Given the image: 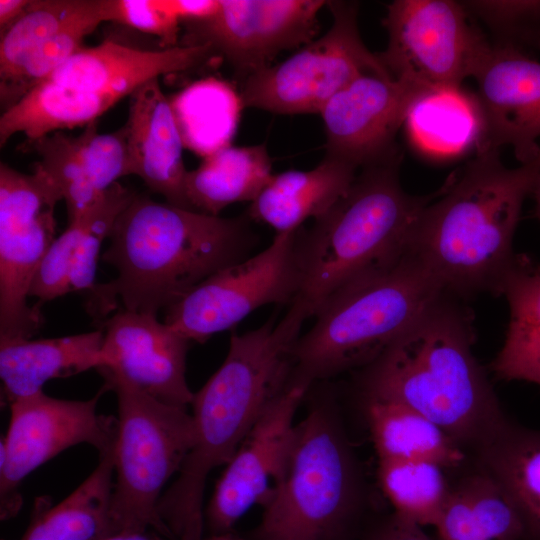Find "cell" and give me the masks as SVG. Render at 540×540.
Instances as JSON below:
<instances>
[{"instance_id": "obj_13", "label": "cell", "mask_w": 540, "mask_h": 540, "mask_svg": "<svg viewBox=\"0 0 540 540\" xmlns=\"http://www.w3.org/2000/svg\"><path fill=\"white\" fill-rule=\"evenodd\" d=\"M296 236L275 235L258 254L217 271L170 306L165 323L204 343L264 305L291 304L300 286Z\"/></svg>"}, {"instance_id": "obj_5", "label": "cell", "mask_w": 540, "mask_h": 540, "mask_svg": "<svg viewBox=\"0 0 540 540\" xmlns=\"http://www.w3.org/2000/svg\"><path fill=\"white\" fill-rule=\"evenodd\" d=\"M400 159L362 168L328 212L297 231L300 286L291 306L307 319L337 290L407 251L418 218L435 195L403 189Z\"/></svg>"}, {"instance_id": "obj_38", "label": "cell", "mask_w": 540, "mask_h": 540, "mask_svg": "<svg viewBox=\"0 0 540 540\" xmlns=\"http://www.w3.org/2000/svg\"><path fill=\"white\" fill-rule=\"evenodd\" d=\"M87 215L69 222L65 231L52 242L32 281L29 296L36 297L35 306L69 293V280L74 257L85 233Z\"/></svg>"}, {"instance_id": "obj_28", "label": "cell", "mask_w": 540, "mask_h": 540, "mask_svg": "<svg viewBox=\"0 0 540 540\" xmlns=\"http://www.w3.org/2000/svg\"><path fill=\"white\" fill-rule=\"evenodd\" d=\"M122 98L40 82L4 110L0 118V146L17 133L35 141L59 130L87 127Z\"/></svg>"}, {"instance_id": "obj_12", "label": "cell", "mask_w": 540, "mask_h": 540, "mask_svg": "<svg viewBox=\"0 0 540 540\" xmlns=\"http://www.w3.org/2000/svg\"><path fill=\"white\" fill-rule=\"evenodd\" d=\"M108 388L88 400L51 397L43 391L11 403L7 432L0 444V517L13 518L22 506L19 486L30 473L79 444L99 454L114 446L117 418L97 412Z\"/></svg>"}, {"instance_id": "obj_3", "label": "cell", "mask_w": 540, "mask_h": 540, "mask_svg": "<svg viewBox=\"0 0 540 540\" xmlns=\"http://www.w3.org/2000/svg\"><path fill=\"white\" fill-rule=\"evenodd\" d=\"M539 168L506 167L499 150L476 153L423 209L407 250L445 294L499 292L516 254L513 238Z\"/></svg>"}, {"instance_id": "obj_6", "label": "cell", "mask_w": 540, "mask_h": 540, "mask_svg": "<svg viewBox=\"0 0 540 540\" xmlns=\"http://www.w3.org/2000/svg\"><path fill=\"white\" fill-rule=\"evenodd\" d=\"M445 293L406 251L333 293L297 339L286 388H311L390 348Z\"/></svg>"}, {"instance_id": "obj_37", "label": "cell", "mask_w": 540, "mask_h": 540, "mask_svg": "<svg viewBox=\"0 0 540 540\" xmlns=\"http://www.w3.org/2000/svg\"><path fill=\"white\" fill-rule=\"evenodd\" d=\"M79 155L95 189L104 193L117 180L130 174L126 130L97 133L95 123L77 136Z\"/></svg>"}, {"instance_id": "obj_42", "label": "cell", "mask_w": 540, "mask_h": 540, "mask_svg": "<svg viewBox=\"0 0 540 540\" xmlns=\"http://www.w3.org/2000/svg\"><path fill=\"white\" fill-rule=\"evenodd\" d=\"M96 540H161L158 536L146 532L117 533L98 538Z\"/></svg>"}, {"instance_id": "obj_34", "label": "cell", "mask_w": 540, "mask_h": 540, "mask_svg": "<svg viewBox=\"0 0 540 540\" xmlns=\"http://www.w3.org/2000/svg\"><path fill=\"white\" fill-rule=\"evenodd\" d=\"M30 142L40 156L35 166L60 191L69 222L83 215L103 197L106 191L98 192L86 174L77 137L58 131Z\"/></svg>"}, {"instance_id": "obj_1", "label": "cell", "mask_w": 540, "mask_h": 540, "mask_svg": "<svg viewBox=\"0 0 540 540\" xmlns=\"http://www.w3.org/2000/svg\"><path fill=\"white\" fill-rule=\"evenodd\" d=\"M102 260L118 272L89 291L86 311L157 315L217 271L248 258L257 235L244 217L220 216L135 195L115 220Z\"/></svg>"}, {"instance_id": "obj_21", "label": "cell", "mask_w": 540, "mask_h": 540, "mask_svg": "<svg viewBox=\"0 0 540 540\" xmlns=\"http://www.w3.org/2000/svg\"><path fill=\"white\" fill-rule=\"evenodd\" d=\"M356 168L325 156L313 169L273 174L248 209L250 219L267 224L275 235L298 231L309 218L318 219L347 192Z\"/></svg>"}, {"instance_id": "obj_39", "label": "cell", "mask_w": 540, "mask_h": 540, "mask_svg": "<svg viewBox=\"0 0 540 540\" xmlns=\"http://www.w3.org/2000/svg\"><path fill=\"white\" fill-rule=\"evenodd\" d=\"M109 21L155 35L165 48L177 46L182 23L167 0H109Z\"/></svg>"}, {"instance_id": "obj_4", "label": "cell", "mask_w": 540, "mask_h": 540, "mask_svg": "<svg viewBox=\"0 0 540 540\" xmlns=\"http://www.w3.org/2000/svg\"><path fill=\"white\" fill-rule=\"evenodd\" d=\"M444 294L363 368V399L405 405L474 451L507 418L472 344L470 315Z\"/></svg>"}, {"instance_id": "obj_9", "label": "cell", "mask_w": 540, "mask_h": 540, "mask_svg": "<svg viewBox=\"0 0 540 540\" xmlns=\"http://www.w3.org/2000/svg\"><path fill=\"white\" fill-rule=\"evenodd\" d=\"M327 6L333 21L324 35L243 80L244 107L278 114L320 113L332 96L357 77L366 73L391 77L377 53L361 39L358 3L327 1Z\"/></svg>"}, {"instance_id": "obj_14", "label": "cell", "mask_w": 540, "mask_h": 540, "mask_svg": "<svg viewBox=\"0 0 540 540\" xmlns=\"http://www.w3.org/2000/svg\"><path fill=\"white\" fill-rule=\"evenodd\" d=\"M324 0H219L212 15L185 22L182 45L208 44L237 76L270 66L282 51L306 45L319 31Z\"/></svg>"}, {"instance_id": "obj_30", "label": "cell", "mask_w": 540, "mask_h": 540, "mask_svg": "<svg viewBox=\"0 0 540 540\" xmlns=\"http://www.w3.org/2000/svg\"><path fill=\"white\" fill-rule=\"evenodd\" d=\"M498 293L508 301L510 321L492 367L501 379L526 381L540 361V262L516 255Z\"/></svg>"}, {"instance_id": "obj_8", "label": "cell", "mask_w": 540, "mask_h": 540, "mask_svg": "<svg viewBox=\"0 0 540 540\" xmlns=\"http://www.w3.org/2000/svg\"><path fill=\"white\" fill-rule=\"evenodd\" d=\"M117 399L110 503L112 534L146 532L174 540L158 514L163 489L194 443V422L187 408L163 403L123 378L97 369Z\"/></svg>"}, {"instance_id": "obj_35", "label": "cell", "mask_w": 540, "mask_h": 540, "mask_svg": "<svg viewBox=\"0 0 540 540\" xmlns=\"http://www.w3.org/2000/svg\"><path fill=\"white\" fill-rule=\"evenodd\" d=\"M108 0L104 12L68 25L32 52L15 78L0 86L1 100L9 108L80 49L84 38L102 22H108ZM4 109V110H5Z\"/></svg>"}, {"instance_id": "obj_33", "label": "cell", "mask_w": 540, "mask_h": 540, "mask_svg": "<svg viewBox=\"0 0 540 540\" xmlns=\"http://www.w3.org/2000/svg\"><path fill=\"white\" fill-rule=\"evenodd\" d=\"M444 470L430 461L378 460L377 475L395 515L420 526H434L451 487Z\"/></svg>"}, {"instance_id": "obj_36", "label": "cell", "mask_w": 540, "mask_h": 540, "mask_svg": "<svg viewBox=\"0 0 540 540\" xmlns=\"http://www.w3.org/2000/svg\"><path fill=\"white\" fill-rule=\"evenodd\" d=\"M473 17L496 36L495 45L529 54L540 51V0H472L462 2Z\"/></svg>"}, {"instance_id": "obj_29", "label": "cell", "mask_w": 540, "mask_h": 540, "mask_svg": "<svg viewBox=\"0 0 540 540\" xmlns=\"http://www.w3.org/2000/svg\"><path fill=\"white\" fill-rule=\"evenodd\" d=\"M264 144L224 147L187 172L185 188L194 211L219 216L235 202L254 201L272 177Z\"/></svg>"}, {"instance_id": "obj_22", "label": "cell", "mask_w": 540, "mask_h": 540, "mask_svg": "<svg viewBox=\"0 0 540 540\" xmlns=\"http://www.w3.org/2000/svg\"><path fill=\"white\" fill-rule=\"evenodd\" d=\"M102 328L77 335L26 339L0 344L1 402L33 395L55 378H66L100 366Z\"/></svg>"}, {"instance_id": "obj_18", "label": "cell", "mask_w": 540, "mask_h": 540, "mask_svg": "<svg viewBox=\"0 0 540 540\" xmlns=\"http://www.w3.org/2000/svg\"><path fill=\"white\" fill-rule=\"evenodd\" d=\"M473 78L483 121L478 151L510 145L521 164L535 160L540 152V62L523 51L492 44Z\"/></svg>"}, {"instance_id": "obj_7", "label": "cell", "mask_w": 540, "mask_h": 540, "mask_svg": "<svg viewBox=\"0 0 540 540\" xmlns=\"http://www.w3.org/2000/svg\"><path fill=\"white\" fill-rule=\"evenodd\" d=\"M247 540H360L365 496L357 459L331 395L315 396L296 423L283 479Z\"/></svg>"}, {"instance_id": "obj_41", "label": "cell", "mask_w": 540, "mask_h": 540, "mask_svg": "<svg viewBox=\"0 0 540 540\" xmlns=\"http://www.w3.org/2000/svg\"><path fill=\"white\" fill-rule=\"evenodd\" d=\"M31 0H0V30L5 33L27 11Z\"/></svg>"}, {"instance_id": "obj_2", "label": "cell", "mask_w": 540, "mask_h": 540, "mask_svg": "<svg viewBox=\"0 0 540 540\" xmlns=\"http://www.w3.org/2000/svg\"><path fill=\"white\" fill-rule=\"evenodd\" d=\"M305 317L290 308L243 334H232L227 355L191 402L194 443L158 503L174 540H201L209 473L226 465L266 407L285 389L292 349Z\"/></svg>"}, {"instance_id": "obj_10", "label": "cell", "mask_w": 540, "mask_h": 540, "mask_svg": "<svg viewBox=\"0 0 540 540\" xmlns=\"http://www.w3.org/2000/svg\"><path fill=\"white\" fill-rule=\"evenodd\" d=\"M383 24L388 44L380 61L393 79L420 90L461 87L492 49L463 3L452 0L393 1Z\"/></svg>"}, {"instance_id": "obj_44", "label": "cell", "mask_w": 540, "mask_h": 540, "mask_svg": "<svg viewBox=\"0 0 540 540\" xmlns=\"http://www.w3.org/2000/svg\"><path fill=\"white\" fill-rule=\"evenodd\" d=\"M526 381L538 384L540 386V361L531 370Z\"/></svg>"}, {"instance_id": "obj_32", "label": "cell", "mask_w": 540, "mask_h": 540, "mask_svg": "<svg viewBox=\"0 0 540 540\" xmlns=\"http://www.w3.org/2000/svg\"><path fill=\"white\" fill-rule=\"evenodd\" d=\"M106 0H31L26 13L0 40V79L4 86L29 55L70 24L104 12Z\"/></svg>"}, {"instance_id": "obj_19", "label": "cell", "mask_w": 540, "mask_h": 540, "mask_svg": "<svg viewBox=\"0 0 540 540\" xmlns=\"http://www.w3.org/2000/svg\"><path fill=\"white\" fill-rule=\"evenodd\" d=\"M215 55L208 44L151 51L107 40L83 47L41 82L125 97L152 79L197 67Z\"/></svg>"}, {"instance_id": "obj_24", "label": "cell", "mask_w": 540, "mask_h": 540, "mask_svg": "<svg viewBox=\"0 0 540 540\" xmlns=\"http://www.w3.org/2000/svg\"><path fill=\"white\" fill-rule=\"evenodd\" d=\"M412 145L435 158H450L481 148L483 121L474 93L461 87L421 91L404 125Z\"/></svg>"}, {"instance_id": "obj_17", "label": "cell", "mask_w": 540, "mask_h": 540, "mask_svg": "<svg viewBox=\"0 0 540 540\" xmlns=\"http://www.w3.org/2000/svg\"><path fill=\"white\" fill-rule=\"evenodd\" d=\"M157 315L119 308L103 320L100 366L153 398L174 406L191 405L186 381L190 340Z\"/></svg>"}, {"instance_id": "obj_23", "label": "cell", "mask_w": 540, "mask_h": 540, "mask_svg": "<svg viewBox=\"0 0 540 540\" xmlns=\"http://www.w3.org/2000/svg\"><path fill=\"white\" fill-rule=\"evenodd\" d=\"M478 467L504 491L522 526V540H540V430L506 420L475 450Z\"/></svg>"}, {"instance_id": "obj_45", "label": "cell", "mask_w": 540, "mask_h": 540, "mask_svg": "<svg viewBox=\"0 0 540 540\" xmlns=\"http://www.w3.org/2000/svg\"><path fill=\"white\" fill-rule=\"evenodd\" d=\"M201 540H247V539L238 537L234 535L233 533H229V534H224V535H213L206 539L202 538Z\"/></svg>"}, {"instance_id": "obj_15", "label": "cell", "mask_w": 540, "mask_h": 540, "mask_svg": "<svg viewBox=\"0 0 540 540\" xmlns=\"http://www.w3.org/2000/svg\"><path fill=\"white\" fill-rule=\"evenodd\" d=\"M310 388H285L264 410L218 479L204 509L210 536L232 533L253 506H263L287 469L295 416Z\"/></svg>"}, {"instance_id": "obj_11", "label": "cell", "mask_w": 540, "mask_h": 540, "mask_svg": "<svg viewBox=\"0 0 540 540\" xmlns=\"http://www.w3.org/2000/svg\"><path fill=\"white\" fill-rule=\"evenodd\" d=\"M58 188L35 166L32 174L0 165V344L30 339L40 329V308L29 290L55 240Z\"/></svg>"}, {"instance_id": "obj_31", "label": "cell", "mask_w": 540, "mask_h": 540, "mask_svg": "<svg viewBox=\"0 0 540 540\" xmlns=\"http://www.w3.org/2000/svg\"><path fill=\"white\" fill-rule=\"evenodd\" d=\"M169 101L184 147L205 158L231 145L244 105L240 92L229 83L201 79Z\"/></svg>"}, {"instance_id": "obj_20", "label": "cell", "mask_w": 540, "mask_h": 540, "mask_svg": "<svg viewBox=\"0 0 540 540\" xmlns=\"http://www.w3.org/2000/svg\"><path fill=\"white\" fill-rule=\"evenodd\" d=\"M127 135L130 174L165 197L169 204L192 210L187 199L184 144L169 99L158 78L130 95Z\"/></svg>"}, {"instance_id": "obj_40", "label": "cell", "mask_w": 540, "mask_h": 540, "mask_svg": "<svg viewBox=\"0 0 540 540\" xmlns=\"http://www.w3.org/2000/svg\"><path fill=\"white\" fill-rule=\"evenodd\" d=\"M421 527L392 513L372 522L360 540H431Z\"/></svg>"}, {"instance_id": "obj_25", "label": "cell", "mask_w": 540, "mask_h": 540, "mask_svg": "<svg viewBox=\"0 0 540 540\" xmlns=\"http://www.w3.org/2000/svg\"><path fill=\"white\" fill-rule=\"evenodd\" d=\"M113 448L99 454L91 474L58 504L52 505L46 497L37 498L31 522L20 540H96L112 535Z\"/></svg>"}, {"instance_id": "obj_43", "label": "cell", "mask_w": 540, "mask_h": 540, "mask_svg": "<svg viewBox=\"0 0 540 540\" xmlns=\"http://www.w3.org/2000/svg\"><path fill=\"white\" fill-rule=\"evenodd\" d=\"M539 168L534 182L531 196L535 202V215L540 220V153L538 155Z\"/></svg>"}, {"instance_id": "obj_16", "label": "cell", "mask_w": 540, "mask_h": 540, "mask_svg": "<svg viewBox=\"0 0 540 540\" xmlns=\"http://www.w3.org/2000/svg\"><path fill=\"white\" fill-rule=\"evenodd\" d=\"M421 91L375 73L354 79L320 112L326 136L325 156L362 169L400 155L396 135Z\"/></svg>"}, {"instance_id": "obj_27", "label": "cell", "mask_w": 540, "mask_h": 540, "mask_svg": "<svg viewBox=\"0 0 540 540\" xmlns=\"http://www.w3.org/2000/svg\"><path fill=\"white\" fill-rule=\"evenodd\" d=\"M363 401L378 460H423L445 469L466 462V450L421 413L391 401Z\"/></svg>"}, {"instance_id": "obj_26", "label": "cell", "mask_w": 540, "mask_h": 540, "mask_svg": "<svg viewBox=\"0 0 540 540\" xmlns=\"http://www.w3.org/2000/svg\"><path fill=\"white\" fill-rule=\"evenodd\" d=\"M438 540H522L523 526L512 503L484 470L451 485L434 525Z\"/></svg>"}]
</instances>
